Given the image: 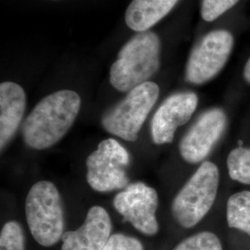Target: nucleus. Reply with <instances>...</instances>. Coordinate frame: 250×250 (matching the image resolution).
Listing matches in <instances>:
<instances>
[{"mask_svg": "<svg viewBox=\"0 0 250 250\" xmlns=\"http://www.w3.org/2000/svg\"><path fill=\"white\" fill-rule=\"evenodd\" d=\"M81 104L80 96L72 90H60L45 97L23 122L24 143L44 150L60 142L74 124Z\"/></svg>", "mask_w": 250, "mask_h": 250, "instance_id": "nucleus-1", "label": "nucleus"}, {"mask_svg": "<svg viewBox=\"0 0 250 250\" xmlns=\"http://www.w3.org/2000/svg\"><path fill=\"white\" fill-rule=\"evenodd\" d=\"M161 47L154 32L137 33L122 47L110 67L111 85L120 92H130L148 82L160 69Z\"/></svg>", "mask_w": 250, "mask_h": 250, "instance_id": "nucleus-2", "label": "nucleus"}, {"mask_svg": "<svg viewBox=\"0 0 250 250\" xmlns=\"http://www.w3.org/2000/svg\"><path fill=\"white\" fill-rule=\"evenodd\" d=\"M25 215L31 234L39 245L48 248L62 240L64 234L62 200L51 182H37L29 190Z\"/></svg>", "mask_w": 250, "mask_h": 250, "instance_id": "nucleus-3", "label": "nucleus"}, {"mask_svg": "<svg viewBox=\"0 0 250 250\" xmlns=\"http://www.w3.org/2000/svg\"><path fill=\"white\" fill-rule=\"evenodd\" d=\"M219 182L218 167L210 161L203 162L172 201L171 211L181 226L192 228L208 214L214 204Z\"/></svg>", "mask_w": 250, "mask_h": 250, "instance_id": "nucleus-4", "label": "nucleus"}, {"mask_svg": "<svg viewBox=\"0 0 250 250\" xmlns=\"http://www.w3.org/2000/svg\"><path fill=\"white\" fill-rule=\"evenodd\" d=\"M159 96V85L150 81L135 87L103 115L102 126L109 134L135 142Z\"/></svg>", "mask_w": 250, "mask_h": 250, "instance_id": "nucleus-5", "label": "nucleus"}, {"mask_svg": "<svg viewBox=\"0 0 250 250\" xmlns=\"http://www.w3.org/2000/svg\"><path fill=\"white\" fill-rule=\"evenodd\" d=\"M129 164L130 155L125 146L113 138L101 141L85 162L90 188L101 193L127 188L129 178L126 170Z\"/></svg>", "mask_w": 250, "mask_h": 250, "instance_id": "nucleus-6", "label": "nucleus"}, {"mask_svg": "<svg viewBox=\"0 0 250 250\" xmlns=\"http://www.w3.org/2000/svg\"><path fill=\"white\" fill-rule=\"evenodd\" d=\"M232 46L233 37L226 30H215L203 36L189 55L186 80L203 84L213 79L228 62Z\"/></svg>", "mask_w": 250, "mask_h": 250, "instance_id": "nucleus-7", "label": "nucleus"}, {"mask_svg": "<svg viewBox=\"0 0 250 250\" xmlns=\"http://www.w3.org/2000/svg\"><path fill=\"white\" fill-rule=\"evenodd\" d=\"M117 211L134 228L146 235L159 232L156 211L159 206L157 191L142 182L129 185L113 200Z\"/></svg>", "mask_w": 250, "mask_h": 250, "instance_id": "nucleus-8", "label": "nucleus"}, {"mask_svg": "<svg viewBox=\"0 0 250 250\" xmlns=\"http://www.w3.org/2000/svg\"><path fill=\"white\" fill-rule=\"evenodd\" d=\"M226 125L227 117L222 108L203 112L181 140V157L191 164L204 161L224 134Z\"/></svg>", "mask_w": 250, "mask_h": 250, "instance_id": "nucleus-9", "label": "nucleus"}, {"mask_svg": "<svg viewBox=\"0 0 250 250\" xmlns=\"http://www.w3.org/2000/svg\"><path fill=\"white\" fill-rule=\"evenodd\" d=\"M198 104L194 92L172 94L161 103L151 121V137L156 145L172 142L177 128L191 119Z\"/></svg>", "mask_w": 250, "mask_h": 250, "instance_id": "nucleus-10", "label": "nucleus"}, {"mask_svg": "<svg viewBox=\"0 0 250 250\" xmlns=\"http://www.w3.org/2000/svg\"><path fill=\"white\" fill-rule=\"evenodd\" d=\"M111 230L112 223L107 210L94 206L80 228L64 232L62 250H102L111 236Z\"/></svg>", "mask_w": 250, "mask_h": 250, "instance_id": "nucleus-11", "label": "nucleus"}, {"mask_svg": "<svg viewBox=\"0 0 250 250\" xmlns=\"http://www.w3.org/2000/svg\"><path fill=\"white\" fill-rule=\"evenodd\" d=\"M26 108V95L14 82L0 84V148L7 146L18 131Z\"/></svg>", "mask_w": 250, "mask_h": 250, "instance_id": "nucleus-12", "label": "nucleus"}, {"mask_svg": "<svg viewBox=\"0 0 250 250\" xmlns=\"http://www.w3.org/2000/svg\"><path fill=\"white\" fill-rule=\"evenodd\" d=\"M179 0H132L126 9V25L137 33L148 31L169 14Z\"/></svg>", "mask_w": 250, "mask_h": 250, "instance_id": "nucleus-13", "label": "nucleus"}, {"mask_svg": "<svg viewBox=\"0 0 250 250\" xmlns=\"http://www.w3.org/2000/svg\"><path fill=\"white\" fill-rule=\"evenodd\" d=\"M226 214L230 228L250 235V191L238 192L229 197Z\"/></svg>", "mask_w": 250, "mask_h": 250, "instance_id": "nucleus-14", "label": "nucleus"}, {"mask_svg": "<svg viewBox=\"0 0 250 250\" xmlns=\"http://www.w3.org/2000/svg\"><path fill=\"white\" fill-rule=\"evenodd\" d=\"M230 177L236 182L250 185V147H237L227 158Z\"/></svg>", "mask_w": 250, "mask_h": 250, "instance_id": "nucleus-15", "label": "nucleus"}, {"mask_svg": "<svg viewBox=\"0 0 250 250\" xmlns=\"http://www.w3.org/2000/svg\"><path fill=\"white\" fill-rule=\"evenodd\" d=\"M173 250H223V245L213 232H201L186 238Z\"/></svg>", "mask_w": 250, "mask_h": 250, "instance_id": "nucleus-16", "label": "nucleus"}, {"mask_svg": "<svg viewBox=\"0 0 250 250\" xmlns=\"http://www.w3.org/2000/svg\"><path fill=\"white\" fill-rule=\"evenodd\" d=\"M0 250H25L24 232L17 222H8L2 227Z\"/></svg>", "mask_w": 250, "mask_h": 250, "instance_id": "nucleus-17", "label": "nucleus"}, {"mask_svg": "<svg viewBox=\"0 0 250 250\" xmlns=\"http://www.w3.org/2000/svg\"><path fill=\"white\" fill-rule=\"evenodd\" d=\"M239 0H202L201 17L206 21H213L227 10L232 9Z\"/></svg>", "mask_w": 250, "mask_h": 250, "instance_id": "nucleus-18", "label": "nucleus"}, {"mask_svg": "<svg viewBox=\"0 0 250 250\" xmlns=\"http://www.w3.org/2000/svg\"><path fill=\"white\" fill-rule=\"evenodd\" d=\"M102 250H144L142 243L124 233L112 234Z\"/></svg>", "mask_w": 250, "mask_h": 250, "instance_id": "nucleus-19", "label": "nucleus"}, {"mask_svg": "<svg viewBox=\"0 0 250 250\" xmlns=\"http://www.w3.org/2000/svg\"><path fill=\"white\" fill-rule=\"evenodd\" d=\"M244 77L248 83H250V58L248 60V62L245 65V69H244Z\"/></svg>", "mask_w": 250, "mask_h": 250, "instance_id": "nucleus-20", "label": "nucleus"}]
</instances>
